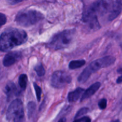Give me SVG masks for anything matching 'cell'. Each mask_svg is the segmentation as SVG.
<instances>
[{
	"label": "cell",
	"mask_w": 122,
	"mask_h": 122,
	"mask_svg": "<svg viewBox=\"0 0 122 122\" xmlns=\"http://www.w3.org/2000/svg\"><path fill=\"white\" fill-rule=\"evenodd\" d=\"M27 40V35L25 30L9 29L0 35V51H8L24 44Z\"/></svg>",
	"instance_id": "6da1fadb"
},
{
	"label": "cell",
	"mask_w": 122,
	"mask_h": 122,
	"mask_svg": "<svg viewBox=\"0 0 122 122\" xmlns=\"http://www.w3.org/2000/svg\"><path fill=\"white\" fill-rule=\"evenodd\" d=\"M116 61L115 57L113 56H106L99 58L92 62L87 67L83 70L78 77L80 83H84L89 79L91 75L102 68L107 67L113 64Z\"/></svg>",
	"instance_id": "7a4b0ae2"
},
{
	"label": "cell",
	"mask_w": 122,
	"mask_h": 122,
	"mask_svg": "<svg viewBox=\"0 0 122 122\" xmlns=\"http://www.w3.org/2000/svg\"><path fill=\"white\" fill-rule=\"evenodd\" d=\"M76 30L67 29L54 36L48 44V46L52 50H58L67 47L72 42Z\"/></svg>",
	"instance_id": "3957f363"
},
{
	"label": "cell",
	"mask_w": 122,
	"mask_h": 122,
	"mask_svg": "<svg viewBox=\"0 0 122 122\" xmlns=\"http://www.w3.org/2000/svg\"><path fill=\"white\" fill-rule=\"evenodd\" d=\"M44 19V15L36 10H22L15 16V21L22 27H29L35 25Z\"/></svg>",
	"instance_id": "277c9868"
},
{
	"label": "cell",
	"mask_w": 122,
	"mask_h": 122,
	"mask_svg": "<svg viewBox=\"0 0 122 122\" xmlns=\"http://www.w3.org/2000/svg\"><path fill=\"white\" fill-rule=\"evenodd\" d=\"M7 120H13L14 122H24L25 113L22 101L16 99L11 102L7 112Z\"/></svg>",
	"instance_id": "5b68a950"
},
{
	"label": "cell",
	"mask_w": 122,
	"mask_h": 122,
	"mask_svg": "<svg viewBox=\"0 0 122 122\" xmlns=\"http://www.w3.org/2000/svg\"><path fill=\"white\" fill-rule=\"evenodd\" d=\"M71 82V77L69 73L63 71H56L52 74L51 83L52 87L61 89L66 86Z\"/></svg>",
	"instance_id": "8992f818"
},
{
	"label": "cell",
	"mask_w": 122,
	"mask_h": 122,
	"mask_svg": "<svg viewBox=\"0 0 122 122\" xmlns=\"http://www.w3.org/2000/svg\"><path fill=\"white\" fill-rule=\"evenodd\" d=\"M82 20L83 22L89 25L91 29L95 30L100 28V23L97 16V13L91 5L83 12Z\"/></svg>",
	"instance_id": "52a82bcc"
},
{
	"label": "cell",
	"mask_w": 122,
	"mask_h": 122,
	"mask_svg": "<svg viewBox=\"0 0 122 122\" xmlns=\"http://www.w3.org/2000/svg\"><path fill=\"white\" fill-rule=\"evenodd\" d=\"M21 52L18 51L8 52L5 56L3 59V65L5 67H10L15 64L21 58Z\"/></svg>",
	"instance_id": "ba28073f"
},
{
	"label": "cell",
	"mask_w": 122,
	"mask_h": 122,
	"mask_svg": "<svg viewBox=\"0 0 122 122\" xmlns=\"http://www.w3.org/2000/svg\"><path fill=\"white\" fill-rule=\"evenodd\" d=\"M122 10V4L120 1H113L112 8L108 15V19L109 21L114 20L119 14Z\"/></svg>",
	"instance_id": "9c48e42d"
},
{
	"label": "cell",
	"mask_w": 122,
	"mask_h": 122,
	"mask_svg": "<svg viewBox=\"0 0 122 122\" xmlns=\"http://www.w3.org/2000/svg\"><path fill=\"white\" fill-rule=\"evenodd\" d=\"M101 86V83L100 82H95V83L92 85L89 88L85 90L84 93L82 95V98L81 99V101H83L84 100H86V99L89 98L91 97L98 90L99 88Z\"/></svg>",
	"instance_id": "30bf717a"
},
{
	"label": "cell",
	"mask_w": 122,
	"mask_h": 122,
	"mask_svg": "<svg viewBox=\"0 0 122 122\" xmlns=\"http://www.w3.org/2000/svg\"><path fill=\"white\" fill-rule=\"evenodd\" d=\"M85 89L81 88H77L74 91L70 92L68 94L67 99L69 102H74L77 101L81 95L84 92Z\"/></svg>",
	"instance_id": "8fae6325"
},
{
	"label": "cell",
	"mask_w": 122,
	"mask_h": 122,
	"mask_svg": "<svg viewBox=\"0 0 122 122\" xmlns=\"http://www.w3.org/2000/svg\"><path fill=\"white\" fill-rule=\"evenodd\" d=\"M17 92V88L15 84L12 82H9L7 85L4 89V92L7 96L8 100H10Z\"/></svg>",
	"instance_id": "7c38bea8"
},
{
	"label": "cell",
	"mask_w": 122,
	"mask_h": 122,
	"mask_svg": "<svg viewBox=\"0 0 122 122\" xmlns=\"http://www.w3.org/2000/svg\"><path fill=\"white\" fill-rule=\"evenodd\" d=\"M86 61L83 60H73L70 62L69 64V67L70 69L73 70V69H78L81 67L85 64Z\"/></svg>",
	"instance_id": "4fadbf2b"
},
{
	"label": "cell",
	"mask_w": 122,
	"mask_h": 122,
	"mask_svg": "<svg viewBox=\"0 0 122 122\" xmlns=\"http://www.w3.org/2000/svg\"><path fill=\"white\" fill-rule=\"evenodd\" d=\"M27 75L25 74H22L20 76L19 78V86L20 88L25 90L26 89V86H27Z\"/></svg>",
	"instance_id": "5bb4252c"
},
{
	"label": "cell",
	"mask_w": 122,
	"mask_h": 122,
	"mask_svg": "<svg viewBox=\"0 0 122 122\" xmlns=\"http://www.w3.org/2000/svg\"><path fill=\"white\" fill-rule=\"evenodd\" d=\"M35 71H36V74L39 77H42L44 76L45 73V70L44 69V66L42 64H38L35 67Z\"/></svg>",
	"instance_id": "9a60e30c"
},
{
	"label": "cell",
	"mask_w": 122,
	"mask_h": 122,
	"mask_svg": "<svg viewBox=\"0 0 122 122\" xmlns=\"http://www.w3.org/2000/svg\"><path fill=\"white\" fill-rule=\"evenodd\" d=\"M36 110V104L35 102H30L27 104V114L29 117H30L34 113L35 111Z\"/></svg>",
	"instance_id": "2e32d148"
},
{
	"label": "cell",
	"mask_w": 122,
	"mask_h": 122,
	"mask_svg": "<svg viewBox=\"0 0 122 122\" xmlns=\"http://www.w3.org/2000/svg\"><path fill=\"white\" fill-rule=\"evenodd\" d=\"M88 111H89V108H86V107H83V108H81V109H80L77 112L76 116H75V120H76V119H77V118L82 117V116L84 115V114H86V113L88 112Z\"/></svg>",
	"instance_id": "e0dca14e"
},
{
	"label": "cell",
	"mask_w": 122,
	"mask_h": 122,
	"mask_svg": "<svg viewBox=\"0 0 122 122\" xmlns=\"http://www.w3.org/2000/svg\"><path fill=\"white\" fill-rule=\"evenodd\" d=\"M33 85H34L36 95V98L38 101H40L41 98V94H42V89L36 83H33Z\"/></svg>",
	"instance_id": "ac0fdd59"
},
{
	"label": "cell",
	"mask_w": 122,
	"mask_h": 122,
	"mask_svg": "<svg viewBox=\"0 0 122 122\" xmlns=\"http://www.w3.org/2000/svg\"><path fill=\"white\" fill-rule=\"evenodd\" d=\"M98 106L100 108V109H105L106 108V107H107V100L103 98L100 100L98 102Z\"/></svg>",
	"instance_id": "d6986e66"
},
{
	"label": "cell",
	"mask_w": 122,
	"mask_h": 122,
	"mask_svg": "<svg viewBox=\"0 0 122 122\" xmlns=\"http://www.w3.org/2000/svg\"><path fill=\"white\" fill-rule=\"evenodd\" d=\"M7 21V17L5 15L2 13H0V27L4 25Z\"/></svg>",
	"instance_id": "ffe728a7"
},
{
	"label": "cell",
	"mask_w": 122,
	"mask_h": 122,
	"mask_svg": "<svg viewBox=\"0 0 122 122\" xmlns=\"http://www.w3.org/2000/svg\"><path fill=\"white\" fill-rule=\"evenodd\" d=\"M73 122H91V120L89 117H83L79 119H76Z\"/></svg>",
	"instance_id": "44dd1931"
},
{
	"label": "cell",
	"mask_w": 122,
	"mask_h": 122,
	"mask_svg": "<svg viewBox=\"0 0 122 122\" xmlns=\"http://www.w3.org/2000/svg\"><path fill=\"white\" fill-rule=\"evenodd\" d=\"M117 83H122V75L120 77H119L117 79Z\"/></svg>",
	"instance_id": "7402d4cb"
},
{
	"label": "cell",
	"mask_w": 122,
	"mask_h": 122,
	"mask_svg": "<svg viewBox=\"0 0 122 122\" xmlns=\"http://www.w3.org/2000/svg\"><path fill=\"white\" fill-rule=\"evenodd\" d=\"M21 1H10V2L11 4H15L19 3V2H21Z\"/></svg>",
	"instance_id": "603a6c76"
},
{
	"label": "cell",
	"mask_w": 122,
	"mask_h": 122,
	"mask_svg": "<svg viewBox=\"0 0 122 122\" xmlns=\"http://www.w3.org/2000/svg\"><path fill=\"white\" fill-rule=\"evenodd\" d=\"M66 122V119L65 118H62V119H61L58 122Z\"/></svg>",
	"instance_id": "cb8c5ba5"
},
{
	"label": "cell",
	"mask_w": 122,
	"mask_h": 122,
	"mask_svg": "<svg viewBox=\"0 0 122 122\" xmlns=\"http://www.w3.org/2000/svg\"><path fill=\"white\" fill-rule=\"evenodd\" d=\"M112 122H120L119 120H114V121H112Z\"/></svg>",
	"instance_id": "d4e9b609"
}]
</instances>
